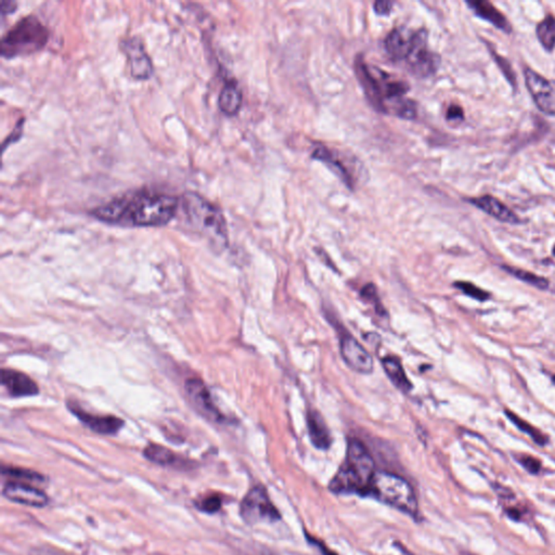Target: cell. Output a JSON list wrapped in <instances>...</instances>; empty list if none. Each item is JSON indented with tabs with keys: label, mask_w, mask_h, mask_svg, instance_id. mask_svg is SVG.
Segmentation results:
<instances>
[{
	"label": "cell",
	"mask_w": 555,
	"mask_h": 555,
	"mask_svg": "<svg viewBox=\"0 0 555 555\" xmlns=\"http://www.w3.org/2000/svg\"><path fill=\"white\" fill-rule=\"evenodd\" d=\"M180 202L176 196L151 190L128 191L93 209L97 220L130 227H158L175 217Z\"/></svg>",
	"instance_id": "6da1fadb"
},
{
	"label": "cell",
	"mask_w": 555,
	"mask_h": 555,
	"mask_svg": "<svg viewBox=\"0 0 555 555\" xmlns=\"http://www.w3.org/2000/svg\"><path fill=\"white\" fill-rule=\"evenodd\" d=\"M356 74L375 109L386 114H394L401 119H412L416 117V104L405 98L409 91L408 84L385 73L379 67H372L358 57L355 62Z\"/></svg>",
	"instance_id": "7a4b0ae2"
},
{
	"label": "cell",
	"mask_w": 555,
	"mask_h": 555,
	"mask_svg": "<svg viewBox=\"0 0 555 555\" xmlns=\"http://www.w3.org/2000/svg\"><path fill=\"white\" fill-rule=\"evenodd\" d=\"M429 33L425 29L409 31L405 27L392 29L385 38V49L394 61L405 65L418 78L434 75L440 65V57L427 46Z\"/></svg>",
	"instance_id": "3957f363"
},
{
	"label": "cell",
	"mask_w": 555,
	"mask_h": 555,
	"mask_svg": "<svg viewBox=\"0 0 555 555\" xmlns=\"http://www.w3.org/2000/svg\"><path fill=\"white\" fill-rule=\"evenodd\" d=\"M375 473V460L366 446L353 439L347 447L346 458L329 488L336 495L368 496Z\"/></svg>",
	"instance_id": "277c9868"
},
{
	"label": "cell",
	"mask_w": 555,
	"mask_h": 555,
	"mask_svg": "<svg viewBox=\"0 0 555 555\" xmlns=\"http://www.w3.org/2000/svg\"><path fill=\"white\" fill-rule=\"evenodd\" d=\"M181 206L192 227L217 250L228 246V229L225 216L218 207L196 192H187L181 198Z\"/></svg>",
	"instance_id": "5b68a950"
},
{
	"label": "cell",
	"mask_w": 555,
	"mask_h": 555,
	"mask_svg": "<svg viewBox=\"0 0 555 555\" xmlns=\"http://www.w3.org/2000/svg\"><path fill=\"white\" fill-rule=\"evenodd\" d=\"M48 38V29L36 16H24L1 39V55L5 58L29 55L43 49Z\"/></svg>",
	"instance_id": "8992f818"
},
{
	"label": "cell",
	"mask_w": 555,
	"mask_h": 555,
	"mask_svg": "<svg viewBox=\"0 0 555 555\" xmlns=\"http://www.w3.org/2000/svg\"><path fill=\"white\" fill-rule=\"evenodd\" d=\"M368 496L409 514L410 517H418V499L414 489L405 478L396 474L377 471Z\"/></svg>",
	"instance_id": "52a82bcc"
},
{
	"label": "cell",
	"mask_w": 555,
	"mask_h": 555,
	"mask_svg": "<svg viewBox=\"0 0 555 555\" xmlns=\"http://www.w3.org/2000/svg\"><path fill=\"white\" fill-rule=\"evenodd\" d=\"M240 514L244 522L250 525L261 522H276L281 514L269 498L268 491L263 486H255L243 498Z\"/></svg>",
	"instance_id": "ba28073f"
},
{
	"label": "cell",
	"mask_w": 555,
	"mask_h": 555,
	"mask_svg": "<svg viewBox=\"0 0 555 555\" xmlns=\"http://www.w3.org/2000/svg\"><path fill=\"white\" fill-rule=\"evenodd\" d=\"M525 84L534 104L543 113L555 117V83L532 69H525Z\"/></svg>",
	"instance_id": "9c48e42d"
},
{
	"label": "cell",
	"mask_w": 555,
	"mask_h": 555,
	"mask_svg": "<svg viewBox=\"0 0 555 555\" xmlns=\"http://www.w3.org/2000/svg\"><path fill=\"white\" fill-rule=\"evenodd\" d=\"M186 392L192 405H194V408L207 420L216 422V423H224L227 421L226 416L220 412V409L213 401L212 396L207 390L206 385L200 379H196V377L189 379L186 382Z\"/></svg>",
	"instance_id": "30bf717a"
},
{
	"label": "cell",
	"mask_w": 555,
	"mask_h": 555,
	"mask_svg": "<svg viewBox=\"0 0 555 555\" xmlns=\"http://www.w3.org/2000/svg\"><path fill=\"white\" fill-rule=\"evenodd\" d=\"M341 355L345 364L351 370L369 375L373 371V359L367 349L353 336H344L341 341Z\"/></svg>",
	"instance_id": "8fae6325"
},
{
	"label": "cell",
	"mask_w": 555,
	"mask_h": 555,
	"mask_svg": "<svg viewBox=\"0 0 555 555\" xmlns=\"http://www.w3.org/2000/svg\"><path fill=\"white\" fill-rule=\"evenodd\" d=\"M121 47L130 61L132 75L138 80L150 78L153 72L152 62L139 39L136 37L126 39Z\"/></svg>",
	"instance_id": "7c38bea8"
},
{
	"label": "cell",
	"mask_w": 555,
	"mask_h": 555,
	"mask_svg": "<svg viewBox=\"0 0 555 555\" xmlns=\"http://www.w3.org/2000/svg\"><path fill=\"white\" fill-rule=\"evenodd\" d=\"M3 495L5 498L13 502L34 508H44L49 502V498L44 491L37 487L16 482L5 484Z\"/></svg>",
	"instance_id": "4fadbf2b"
},
{
	"label": "cell",
	"mask_w": 555,
	"mask_h": 555,
	"mask_svg": "<svg viewBox=\"0 0 555 555\" xmlns=\"http://www.w3.org/2000/svg\"><path fill=\"white\" fill-rule=\"evenodd\" d=\"M69 409L72 411L74 416L80 418L82 423L85 424L88 429L96 432L98 434L113 435L124 425V421L121 418L114 416H97L86 412L83 409L80 408L78 405H73L69 403Z\"/></svg>",
	"instance_id": "5bb4252c"
},
{
	"label": "cell",
	"mask_w": 555,
	"mask_h": 555,
	"mask_svg": "<svg viewBox=\"0 0 555 555\" xmlns=\"http://www.w3.org/2000/svg\"><path fill=\"white\" fill-rule=\"evenodd\" d=\"M1 385L12 397H29L37 395L38 386L29 375L12 369L1 370Z\"/></svg>",
	"instance_id": "9a60e30c"
},
{
	"label": "cell",
	"mask_w": 555,
	"mask_h": 555,
	"mask_svg": "<svg viewBox=\"0 0 555 555\" xmlns=\"http://www.w3.org/2000/svg\"><path fill=\"white\" fill-rule=\"evenodd\" d=\"M468 201L471 204L477 207L480 211H483L491 217L496 218L499 222L511 224V225L521 224L519 216L495 196H483L469 199Z\"/></svg>",
	"instance_id": "2e32d148"
},
{
	"label": "cell",
	"mask_w": 555,
	"mask_h": 555,
	"mask_svg": "<svg viewBox=\"0 0 555 555\" xmlns=\"http://www.w3.org/2000/svg\"><path fill=\"white\" fill-rule=\"evenodd\" d=\"M467 5L478 18L483 19L488 23L493 24L496 29H500L504 33H511L512 26L509 20L493 3L489 1H484V0H475V1H467Z\"/></svg>",
	"instance_id": "e0dca14e"
},
{
	"label": "cell",
	"mask_w": 555,
	"mask_h": 555,
	"mask_svg": "<svg viewBox=\"0 0 555 555\" xmlns=\"http://www.w3.org/2000/svg\"><path fill=\"white\" fill-rule=\"evenodd\" d=\"M308 435L316 448L328 450L332 445V436L324 418L318 411H309L307 414Z\"/></svg>",
	"instance_id": "ac0fdd59"
},
{
	"label": "cell",
	"mask_w": 555,
	"mask_h": 555,
	"mask_svg": "<svg viewBox=\"0 0 555 555\" xmlns=\"http://www.w3.org/2000/svg\"><path fill=\"white\" fill-rule=\"evenodd\" d=\"M242 104V93L235 82H228L222 87L218 98V106L226 115L233 117L238 113Z\"/></svg>",
	"instance_id": "d6986e66"
},
{
	"label": "cell",
	"mask_w": 555,
	"mask_h": 555,
	"mask_svg": "<svg viewBox=\"0 0 555 555\" xmlns=\"http://www.w3.org/2000/svg\"><path fill=\"white\" fill-rule=\"evenodd\" d=\"M383 369L388 375L390 382L395 385L398 390L403 392H409L412 388V384L405 375L403 364L394 356L385 357L382 360Z\"/></svg>",
	"instance_id": "ffe728a7"
},
{
	"label": "cell",
	"mask_w": 555,
	"mask_h": 555,
	"mask_svg": "<svg viewBox=\"0 0 555 555\" xmlns=\"http://www.w3.org/2000/svg\"><path fill=\"white\" fill-rule=\"evenodd\" d=\"M143 456L151 462L163 465V467H180L182 468V465L186 463L182 458L161 445L151 444L145 447V449L143 450Z\"/></svg>",
	"instance_id": "44dd1931"
},
{
	"label": "cell",
	"mask_w": 555,
	"mask_h": 555,
	"mask_svg": "<svg viewBox=\"0 0 555 555\" xmlns=\"http://www.w3.org/2000/svg\"><path fill=\"white\" fill-rule=\"evenodd\" d=\"M313 158L316 160L321 161L323 163L328 164L330 167L333 168V171L341 177L342 180L345 181V184L351 187V177L347 168L338 160L335 155H333L332 151L329 150L328 147H321L315 149V152L313 153Z\"/></svg>",
	"instance_id": "7402d4cb"
},
{
	"label": "cell",
	"mask_w": 555,
	"mask_h": 555,
	"mask_svg": "<svg viewBox=\"0 0 555 555\" xmlns=\"http://www.w3.org/2000/svg\"><path fill=\"white\" fill-rule=\"evenodd\" d=\"M536 34L541 46L547 51L552 52L555 48V16L547 14L543 21L538 23Z\"/></svg>",
	"instance_id": "603a6c76"
},
{
	"label": "cell",
	"mask_w": 555,
	"mask_h": 555,
	"mask_svg": "<svg viewBox=\"0 0 555 555\" xmlns=\"http://www.w3.org/2000/svg\"><path fill=\"white\" fill-rule=\"evenodd\" d=\"M506 416L511 420L512 423L517 426L519 431H522L525 434L532 437V440H534L536 444L540 445V446H545V445L547 444V437H545L539 429L534 427L532 424L527 423L522 418H519V416L514 414L513 411L506 410Z\"/></svg>",
	"instance_id": "cb8c5ba5"
},
{
	"label": "cell",
	"mask_w": 555,
	"mask_h": 555,
	"mask_svg": "<svg viewBox=\"0 0 555 555\" xmlns=\"http://www.w3.org/2000/svg\"><path fill=\"white\" fill-rule=\"evenodd\" d=\"M1 474L8 477L16 478V480H23V482H32V483H44L46 477L36 471L29 470V469L16 468V467H3Z\"/></svg>",
	"instance_id": "d4e9b609"
},
{
	"label": "cell",
	"mask_w": 555,
	"mask_h": 555,
	"mask_svg": "<svg viewBox=\"0 0 555 555\" xmlns=\"http://www.w3.org/2000/svg\"><path fill=\"white\" fill-rule=\"evenodd\" d=\"M504 269L512 276H515L517 279L522 280L523 282L530 284L532 287L541 290H545L549 287V281L543 276H537V274H532L530 272H526L523 269L514 268V267H504Z\"/></svg>",
	"instance_id": "484cf974"
},
{
	"label": "cell",
	"mask_w": 555,
	"mask_h": 555,
	"mask_svg": "<svg viewBox=\"0 0 555 555\" xmlns=\"http://www.w3.org/2000/svg\"><path fill=\"white\" fill-rule=\"evenodd\" d=\"M222 497L218 495H209V496L202 498L199 502H196V506L201 512L214 514L222 509Z\"/></svg>",
	"instance_id": "4316f807"
},
{
	"label": "cell",
	"mask_w": 555,
	"mask_h": 555,
	"mask_svg": "<svg viewBox=\"0 0 555 555\" xmlns=\"http://www.w3.org/2000/svg\"><path fill=\"white\" fill-rule=\"evenodd\" d=\"M455 287H458L460 291H462L464 294L469 295L474 300H480V302L488 300L489 296H491L489 293L480 289V287H476L475 284L471 283V282L459 281L455 283Z\"/></svg>",
	"instance_id": "83f0119b"
},
{
	"label": "cell",
	"mask_w": 555,
	"mask_h": 555,
	"mask_svg": "<svg viewBox=\"0 0 555 555\" xmlns=\"http://www.w3.org/2000/svg\"><path fill=\"white\" fill-rule=\"evenodd\" d=\"M489 50H491V55L493 56V60L496 61L497 65L500 67L501 71H502V73H504V75L506 76L508 82H509V83L511 84L514 88L517 87V76H515V74H514L509 61H508L506 58L499 56L498 54H497L496 50H493V48H491V47H489Z\"/></svg>",
	"instance_id": "f1b7e54d"
},
{
	"label": "cell",
	"mask_w": 555,
	"mask_h": 555,
	"mask_svg": "<svg viewBox=\"0 0 555 555\" xmlns=\"http://www.w3.org/2000/svg\"><path fill=\"white\" fill-rule=\"evenodd\" d=\"M517 461L530 474H538L541 470V462L536 458L532 457V456H519Z\"/></svg>",
	"instance_id": "f546056e"
},
{
	"label": "cell",
	"mask_w": 555,
	"mask_h": 555,
	"mask_svg": "<svg viewBox=\"0 0 555 555\" xmlns=\"http://www.w3.org/2000/svg\"><path fill=\"white\" fill-rule=\"evenodd\" d=\"M447 119L448 121H463L464 119V112L462 108L456 104H452L447 110Z\"/></svg>",
	"instance_id": "4dcf8cb0"
},
{
	"label": "cell",
	"mask_w": 555,
	"mask_h": 555,
	"mask_svg": "<svg viewBox=\"0 0 555 555\" xmlns=\"http://www.w3.org/2000/svg\"><path fill=\"white\" fill-rule=\"evenodd\" d=\"M394 3L392 1H377L375 3V10L380 16H386L392 11Z\"/></svg>",
	"instance_id": "1f68e13d"
},
{
	"label": "cell",
	"mask_w": 555,
	"mask_h": 555,
	"mask_svg": "<svg viewBox=\"0 0 555 555\" xmlns=\"http://www.w3.org/2000/svg\"><path fill=\"white\" fill-rule=\"evenodd\" d=\"M306 537H307L308 541H309V543H311V545H316V547H317L318 549H319V551H320V552L322 553L323 555H338L335 554V553H334L333 551L330 550V549H329V547H327V545H324V543H321V541H319V540L316 539V538L311 537L310 534H306Z\"/></svg>",
	"instance_id": "d6a6232c"
},
{
	"label": "cell",
	"mask_w": 555,
	"mask_h": 555,
	"mask_svg": "<svg viewBox=\"0 0 555 555\" xmlns=\"http://www.w3.org/2000/svg\"><path fill=\"white\" fill-rule=\"evenodd\" d=\"M506 513L508 514V517H509L510 519H514V521H519V519H521V515H522L519 510L514 509V508H512V509H506Z\"/></svg>",
	"instance_id": "836d02e7"
},
{
	"label": "cell",
	"mask_w": 555,
	"mask_h": 555,
	"mask_svg": "<svg viewBox=\"0 0 555 555\" xmlns=\"http://www.w3.org/2000/svg\"><path fill=\"white\" fill-rule=\"evenodd\" d=\"M263 555H274V554H272V553H265V554Z\"/></svg>",
	"instance_id": "e575fe53"
},
{
	"label": "cell",
	"mask_w": 555,
	"mask_h": 555,
	"mask_svg": "<svg viewBox=\"0 0 555 555\" xmlns=\"http://www.w3.org/2000/svg\"><path fill=\"white\" fill-rule=\"evenodd\" d=\"M553 254H554V256H555V246H554V248H553Z\"/></svg>",
	"instance_id": "d590c367"
},
{
	"label": "cell",
	"mask_w": 555,
	"mask_h": 555,
	"mask_svg": "<svg viewBox=\"0 0 555 555\" xmlns=\"http://www.w3.org/2000/svg\"><path fill=\"white\" fill-rule=\"evenodd\" d=\"M553 381H554V383H555V375H554V377H553Z\"/></svg>",
	"instance_id": "8d00e7d4"
}]
</instances>
